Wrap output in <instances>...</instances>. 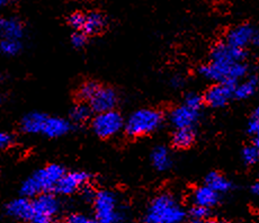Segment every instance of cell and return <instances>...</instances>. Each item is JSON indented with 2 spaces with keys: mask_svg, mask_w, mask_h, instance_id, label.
<instances>
[{
  "mask_svg": "<svg viewBox=\"0 0 259 223\" xmlns=\"http://www.w3.org/2000/svg\"><path fill=\"white\" fill-rule=\"evenodd\" d=\"M186 212L175 197L160 194L153 198L143 217L144 223H182Z\"/></svg>",
  "mask_w": 259,
  "mask_h": 223,
  "instance_id": "obj_1",
  "label": "cell"
},
{
  "mask_svg": "<svg viewBox=\"0 0 259 223\" xmlns=\"http://www.w3.org/2000/svg\"><path fill=\"white\" fill-rule=\"evenodd\" d=\"M66 173L62 166L52 163L42 168L38 171L27 178L22 185V194L24 197H34L43 193H50L54 191L59 181Z\"/></svg>",
  "mask_w": 259,
  "mask_h": 223,
  "instance_id": "obj_2",
  "label": "cell"
},
{
  "mask_svg": "<svg viewBox=\"0 0 259 223\" xmlns=\"http://www.w3.org/2000/svg\"><path fill=\"white\" fill-rule=\"evenodd\" d=\"M162 114L157 110L151 108H142L134 112L127 121L124 123L125 132L132 138H139L150 135L161 125Z\"/></svg>",
  "mask_w": 259,
  "mask_h": 223,
  "instance_id": "obj_3",
  "label": "cell"
},
{
  "mask_svg": "<svg viewBox=\"0 0 259 223\" xmlns=\"http://www.w3.org/2000/svg\"><path fill=\"white\" fill-rule=\"evenodd\" d=\"M94 210L96 223H121L125 216L118 210L116 196L108 191H101L95 194Z\"/></svg>",
  "mask_w": 259,
  "mask_h": 223,
  "instance_id": "obj_4",
  "label": "cell"
},
{
  "mask_svg": "<svg viewBox=\"0 0 259 223\" xmlns=\"http://www.w3.org/2000/svg\"><path fill=\"white\" fill-rule=\"evenodd\" d=\"M203 77L217 82L236 83L247 73V66L243 62L220 63L211 62L200 69Z\"/></svg>",
  "mask_w": 259,
  "mask_h": 223,
  "instance_id": "obj_5",
  "label": "cell"
},
{
  "mask_svg": "<svg viewBox=\"0 0 259 223\" xmlns=\"http://www.w3.org/2000/svg\"><path fill=\"white\" fill-rule=\"evenodd\" d=\"M32 223H53L60 211V203L51 193H43L32 201Z\"/></svg>",
  "mask_w": 259,
  "mask_h": 223,
  "instance_id": "obj_6",
  "label": "cell"
},
{
  "mask_svg": "<svg viewBox=\"0 0 259 223\" xmlns=\"http://www.w3.org/2000/svg\"><path fill=\"white\" fill-rule=\"evenodd\" d=\"M124 127V120L116 111L98 113L93 121L94 132L99 138L107 139L116 136Z\"/></svg>",
  "mask_w": 259,
  "mask_h": 223,
  "instance_id": "obj_7",
  "label": "cell"
},
{
  "mask_svg": "<svg viewBox=\"0 0 259 223\" xmlns=\"http://www.w3.org/2000/svg\"><path fill=\"white\" fill-rule=\"evenodd\" d=\"M235 83L219 82L207 89L203 101L208 106L214 108L226 106L231 101V98L235 96Z\"/></svg>",
  "mask_w": 259,
  "mask_h": 223,
  "instance_id": "obj_8",
  "label": "cell"
},
{
  "mask_svg": "<svg viewBox=\"0 0 259 223\" xmlns=\"http://www.w3.org/2000/svg\"><path fill=\"white\" fill-rule=\"evenodd\" d=\"M255 42H258V34L255 31V28L249 24H242L232 28L228 33L226 38V43L229 46L242 50H245V48L250 43Z\"/></svg>",
  "mask_w": 259,
  "mask_h": 223,
  "instance_id": "obj_9",
  "label": "cell"
},
{
  "mask_svg": "<svg viewBox=\"0 0 259 223\" xmlns=\"http://www.w3.org/2000/svg\"><path fill=\"white\" fill-rule=\"evenodd\" d=\"M89 175L83 171H73L64 173L59 181L54 191L62 195H71L81 190L89 182Z\"/></svg>",
  "mask_w": 259,
  "mask_h": 223,
  "instance_id": "obj_10",
  "label": "cell"
},
{
  "mask_svg": "<svg viewBox=\"0 0 259 223\" xmlns=\"http://www.w3.org/2000/svg\"><path fill=\"white\" fill-rule=\"evenodd\" d=\"M117 104V95L114 89L109 87H101L89 101V107L96 113L113 111Z\"/></svg>",
  "mask_w": 259,
  "mask_h": 223,
  "instance_id": "obj_11",
  "label": "cell"
},
{
  "mask_svg": "<svg viewBox=\"0 0 259 223\" xmlns=\"http://www.w3.org/2000/svg\"><path fill=\"white\" fill-rule=\"evenodd\" d=\"M247 57L245 50L233 48L226 42L217 44L212 50V62L238 63L243 62Z\"/></svg>",
  "mask_w": 259,
  "mask_h": 223,
  "instance_id": "obj_12",
  "label": "cell"
},
{
  "mask_svg": "<svg viewBox=\"0 0 259 223\" xmlns=\"http://www.w3.org/2000/svg\"><path fill=\"white\" fill-rule=\"evenodd\" d=\"M200 116V111L193 110V108L186 106L185 104L182 106L174 108L169 120L171 124L177 128H185V127H193Z\"/></svg>",
  "mask_w": 259,
  "mask_h": 223,
  "instance_id": "obj_13",
  "label": "cell"
},
{
  "mask_svg": "<svg viewBox=\"0 0 259 223\" xmlns=\"http://www.w3.org/2000/svg\"><path fill=\"white\" fill-rule=\"evenodd\" d=\"M71 125L69 121L61 117L48 116L43 123L41 133L49 138H60L70 131Z\"/></svg>",
  "mask_w": 259,
  "mask_h": 223,
  "instance_id": "obj_14",
  "label": "cell"
},
{
  "mask_svg": "<svg viewBox=\"0 0 259 223\" xmlns=\"http://www.w3.org/2000/svg\"><path fill=\"white\" fill-rule=\"evenodd\" d=\"M7 213L13 217L18 220L31 222L33 216V205L32 201L28 197H21L12 201L6 207Z\"/></svg>",
  "mask_w": 259,
  "mask_h": 223,
  "instance_id": "obj_15",
  "label": "cell"
},
{
  "mask_svg": "<svg viewBox=\"0 0 259 223\" xmlns=\"http://www.w3.org/2000/svg\"><path fill=\"white\" fill-rule=\"evenodd\" d=\"M23 24L16 18L0 17V36L3 38L16 39L19 41L23 37Z\"/></svg>",
  "mask_w": 259,
  "mask_h": 223,
  "instance_id": "obj_16",
  "label": "cell"
},
{
  "mask_svg": "<svg viewBox=\"0 0 259 223\" xmlns=\"http://www.w3.org/2000/svg\"><path fill=\"white\" fill-rule=\"evenodd\" d=\"M193 201L195 205L211 209L218 204L219 194L206 185L200 186L193 193Z\"/></svg>",
  "mask_w": 259,
  "mask_h": 223,
  "instance_id": "obj_17",
  "label": "cell"
},
{
  "mask_svg": "<svg viewBox=\"0 0 259 223\" xmlns=\"http://www.w3.org/2000/svg\"><path fill=\"white\" fill-rule=\"evenodd\" d=\"M106 26V18L101 13H89L84 16V23L81 31L86 35H95L101 33Z\"/></svg>",
  "mask_w": 259,
  "mask_h": 223,
  "instance_id": "obj_18",
  "label": "cell"
},
{
  "mask_svg": "<svg viewBox=\"0 0 259 223\" xmlns=\"http://www.w3.org/2000/svg\"><path fill=\"white\" fill-rule=\"evenodd\" d=\"M47 115L42 113H29L22 120V130L29 135L41 133Z\"/></svg>",
  "mask_w": 259,
  "mask_h": 223,
  "instance_id": "obj_19",
  "label": "cell"
},
{
  "mask_svg": "<svg viewBox=\"0 0 259 223\" xmlns=\"http://www.w3.org/2000/svg\"><path fill=\"white\" fill-rule=\"evenodd\" d=\"M205 185L210 187L218 194H222V193H227L231 190L232 184L230 181H228L226 177L219 172H210L206 176L205 180Z\"/></svg>",
  "mask_w": 259,
  "mask_h": 223,
  "instance_id": "obj_20",
  "label": "cell"
},
{
  "mask_svg": "<svg viewBox=\"0 0 259 223\" xmlns=\"http://www.w3.org/2000/svg\"><path fill=\"white\" fill-rule=\"evenodd\" d=\"M195 131L193 130V127L177 128L172 137V145L178 149H187L192 147L195 141Z\"/></svg>",
  "mask_w": 259,
  "mask_h": 223,
  "instance_id": "obj_21",
  "label": "cell"
},
{
  "mask_svg": "<svg viewBox=\"0 0 259 223\" xmlns=\"http://www.w3.org/2000/svg\"><path fill=\"white\" fill-rule=\"evenodd\" d=\"M151 161L158 170H167L171 166V158L168 149L165 147H157L151 153Z\"/></svg>",
  "mask_w": 259,
  "mask_h": 223,
  "instance_id": "obj_22",
  "label": "cell"
},
{
  "mask_svg": "<svg viewBox=\"0 0 259 223\" xmlns=\"http://www.w3.org/2000/svg\"><path fill=\"white\" fill-rule=\"evenodd\" d=\"M257 89V79L249 78L246 81L241 82L240 85L235 87V96L238 99H246L252 96Z\"/></svg>",
  "mask_w": 259,
  "mask_h": 223,
  "instance_id": "obj_23",
  "label": "cell"
},
{
  "mask_svg": "<svg viewBox=\"0 0 259 223\" xmlns=\"http://www.w3.org/2000/svg\"><path fill=\"white\" fill-rule=\"evenodd\" d=\"M21 43H19V41H16V39H0V54H3V56H16V54L21 51Z\"/></svg>",
  "mask_w": 259,
  "mask_h": 223,
  "instance_id": "obj_24",
  "label": "cell"
},
{
  "mask_svg": "<svg viewBox=\"0 0 259 223\" xmlns=\"http://www.w3.org/2000/svg\"><path fill=\"white\" fill-rule=\"evenodd\" d=\"M91 114L92 108L89 107V105H86V104H78V105L74 106L71 110L70 116L73 122L83 123L91 117Z\"/></svg>",
  "mask_w": 259,
  "mask_h": 223,
  "instance_id": "obj_25",
  "label": "cell"
},
{
  "mask_svg": "<svg viewBox=\"0 0 259 223\" xmlns=\"http://www.w3.org/2000/svg\"><path fill=\"white\" fill-rule=\"evenodd\" d=\"M98 88H99V85H97L96 82H93V81L84 82L80 87V89H79L78 95L82 99V101L89 102L92 99V97L95 95V93L97 92Z\"/></svg>",
  "mask_w": 259,
  "mask_h": 223,
  "instance_id": "obj_26",
  "label": "cell"
},
{
  "mask_svg": "<svg viewBox=\"0 0 259 223\" xmlns=\"http://www.w3.org/2000/svg\"><path fill=\"white\" fill-rule=\"evenodd\" d=\"M242 159L247 165H255L259 159V150L255 145L248 146L242 150Z\"/></svg>",
  "mask_w": 259,
  "mask_h": 223,
  "instance_id": "obj_27",
  "label": "cell"
},
{
  "mask_svg": "<svg viewBox=\"0 0 259 223\" xmlns=\"http://www.w3.org/2000/svg\"><path fill=\"white\" fill-rule=\"evenodd\" d=\"M84 16H86V14H83L81 12H74L69 16L68 22L72 28L80 32L84 23Z\"/></svg>",
  "mask_w": 259,
  "mask_h": 223,
  "instance_id": "obj_28",
  "label": "cell"
},
{
  "mask_svg": "<svg viewBox=\"0 0 259 223\" xmlns=\"http://www.w3.org/2000/svg\"><path fill=\"white\" fill-rule=\"evenodd\" d=\"M203 103H204L203 98L198 95V94H195V93L188 94L185 98V105L196 111L201 110L203 106Z\"/></svg>",
  "mask_w": 259,
  "mask_h": 223,
  "instance_id": "obj_29",
  "label": "cell"
},
{
  "mask_svg": "<svg viewBox=\"0 0 259 223\" xmlns=\"http://www.w3.org/2000/svg\"><path fill=\"white\" fill-rule=\"evenodd\" d=\"M189 214L193 217V220H206L208 215H210V209L194 205L191 211H189Z\"/></svg>",
  "mask_w": 259,
  "mask_h": 223,
  "instance_id": "obj_30",
  "label": "cell"
},
{
  "mask_svg": "<svg viewBox=\"0 0 259 223\" xmlns=\"http://www.w3.org/2000/svg\"><path fill=\"white\" fill-rule=\"evenodd\" d=\"M63 223H96V221L88 215L81 214V213H73V214L69 215Z\"/></svg>",
  "mask_w": 259,
  "mask_h": 223,
  "instance_id": "obj_31",
  "label": "cell"
},
{
  "mask_svg": "<svg viewBox=\"0 0 259 223\" xmlns=\"http://www.w3.org/2000/svg\"><path fill=\"white\" fill-rule=\"evenodd\" d=\"M248 132L250 133L253 137H258L259 132V115H258V110L255 111L250 117V120L248 122Z\"/></svg>",
  "mask_w": 259,
  "mask_h": 223,
  "instance_id": "obj_32",
  "label": "cell"
},
{
  "mask_svg": "<svg viewBox=\"0 0 259 223\" xmlns=\"http://www.w3.org/2000/svg\"><path fill=\"white\" fill-rule=\"evenodd\" d=\"M86 42H87V35H86V34H83L82 32H79V31H77L76 33L72 34L71 43H72V46L74 48H77V49L82 48V47H84V44H86Z\"/></svg>",
  "mask_w": 259,
  "mask_h": 223,
  "instance_id": "obj_33",
  "label": "cell"
},
{
  "mask_svg": "<svg viewBox=\"0 0 259 223\" xmlns=\"http://www.w3.org/2000/svg\"><path fill=\"white\" fill-rule=\"evenodd\" d=\"M13 141V137L6 132H0V150L6 149L7 147L11 146Z\"/></svg>",
  "mask_w": 259,
  "mask_h": 223,
  "instance_id": "obj_34",
  "label": "cell"
},
{
  "mask_svg": "<svg viewBox=\"0 0 259 223\" xmlns=\"http://www.w3.org/2000/svg\"><path fill=\"white\" fill-rule=\"evenodd\" d=\"M191 223H217V222L213 221V220L206 219V220H192Z\"/></svg>",
  "mask_w": 259,
  "mask_h": 223,
  "instance_id": "obj_35",
  "label": "cell"
},
{
  "mask_svg": "<svg viewBox=\"0 0 259 223\" xmlns=\"http://www.w3.org/2000/svg\"><path fill=\"white\" fill-rule=\"evenodd\" d=\"M251 191H252L253 194H256V195L258 194V193H259V184H258V183H256V184L251 187Z\"/></svg>",
  "mask_w": 259,
  "mask_h": 223,
  "instance_id": "obj_36",
  "label": "cell"
},
{
  "mask_svg": "<svg viewBox=\"0 0 259 223\" xmlns=\"http://www.w3.org/2000/svg\"><path fill=\"white\" fill-rule=\"evenodd\" d=\"M7 2H8V0H0V7L4 6V5H6Z\"/></svg>",
  "mask_w": 259,
  "mask_h": 223,
  "instance_id": "obj_37",
  "label": "cell"
},
{
  "mask_svg": "<svg viewBox=\"0 0 259 223\" xmlns=\"http://www.w3.org/2000/svg\"><path fill=\"white\" fill-rule=\"evenodd\" d=\"M217 223H231V222H229V221H220V222H217Z\"/></svg>",
  "mask_w": 259,
  "mask_h": 223,
  "instance_id": "obj_38",
  "label": "cell"
}]
</instances>
